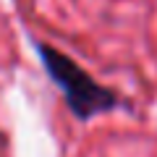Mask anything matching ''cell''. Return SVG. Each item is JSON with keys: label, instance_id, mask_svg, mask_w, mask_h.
<instances>
[{"label": "cell", "instance_id": "1", "mask_svg": "<svg viewBox=\"0 0 157 157\" xmlns=\"http://www.w3.org/2000/svg\"><path fill=\"white\" fill-rule=\"evenodd\" d=\"M37 50H39L45 71L60 86L63 97H66V105L71 107V113L78 121H89V118L100 115V113H107L113 107H118L115 92L97 84L76 60H71L60 50H55L50 45H42V42L37 45Z\"/></svg>", "mask_w": 157, "mask_h": 157}]
</instances>
